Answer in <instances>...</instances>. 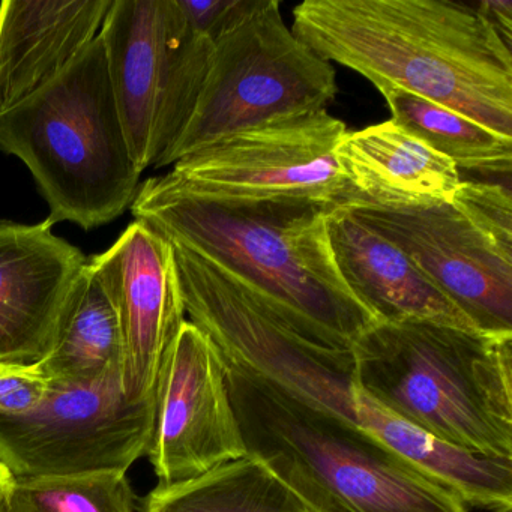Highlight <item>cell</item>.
I'll return each mask as SVG.
<instances>
[{"label": "cell", "instance_id": "cell-1", "mask_svg": "<svg viewBox=\"0 0 512 512\" xmlns=\"http://www.w3.org/2000/svg\"><path fill=\"white\" fill-rule=\"evenodd\" d=\"M130 209L136 221L226 272L308 340L350 350L377 323L335 262L328 229L334 208L212 199L157 176L140 184Z\"/></svg>", "mask_w": 512, "mask_h": 512}, {"label": "cell", "instance_id": "cell-2", "mask_svg": "<svg viewBox=\"0 0 512 512\" xmlns=\"http://www.w3.org/2000/svg\"><path fill=\"white\" fill-rule=\"evenodd\" d=\"M292 32L319 58L512 137V53L478 4L305 0Z\"/></svg>", "mask_w": 512, "mask_h": 512}, {"label": "cell", "instance_id": "cell-3", "mask_svg": "<svg viewBox=\"0 0 512 512\" xmlns=\"http://www.w3.org/2000/svg\"><path fill=\"white\" fill-rule=\"evenodd\" d=\"M352 353L377 406L446 445L512 460V335L377 322Z\"/></svg>", "mask_w": 512, "mask_h": 512}, {"label": "cell", "instance_id": "cell-4", "mask_svg": "<svg viewBox=\"0 0 512 512\" xmlns=\"http://www.w3.org/2000/svg\"><path fill=\"white\" fill-rule=\"evenodd\" d=\"M223 361L247 455L310 512H467L457 494L367 431Z\"/></svg>", "mask_w": 512, "mask_h": 512}, {"label": "cell", "instance_id": "cell-5", "mask_svg": "<svg viewBox=\"0 0 512 512\" xmlns=\"http://www.w3.org/2000/svg\"><path fill=\"white\" fill-rule=\"evenodd\" d=\"M0 151L31 170L61 221L91 230L133 205L140 175L113 94L100 35L22 103L0 113Z\"/></svg>", "mask_w": 512, "mask_h": 512}, {"label": "cell", "instance_id": "cell-6", "mask_svg": "<svg viewBox=\"0 0 512 512\" xmlns=\"http://www.w3.org/2000/svg\"><path fill=\"white\" fill-rule=\"evenodd\" d=\"M400 248L479 332L512 335V199L508 184L461 181L422 209L343 206Z\"/></svg>", "mask_w": 512, "mask_h": 512}, {"label": "cell", "instance_id": "cell-7", "mask_svg": "<svg viewBox=\"0 0 512 512\" xmlns=\"http://www.w3.org/2000/svg\"><path fill=\"white\" fill-rule=\"evenodd\" d=\"M337 95V74L284 23L278 0L259 5L212 43L196 109L158 161L173 166L199 149L280 116L319 112Z\"/></svg>", "mask_w": 512, "mask_h": 512}, {"label": "cell", "instance_id": "cell-8", "mask_svg": "<svg viewBox=\"0 0 512 512\" xmlns=\"http://www.w3.org/2000/svg\"><path fill=\"white\" fill-rule=\"evenodd\" d=\"M100 37L137 169L157 166L187 127L211 59L178 0H112Z\"/></svg>", "mask_w": 512, "mask_h": 512}, {"label": "cell", "instance_id": "cell-9", "mask_svg": "<svg viewBox=\"0 0 512 512\" xmlns=\"http://www.w3.org/2000/svg\"><path fill=\"white\" fill-rule=\"evenodd\" d=\"M155 406V395L125 397L121 371L52 385L35 409L0 415V464L13 478L127 473L148 454Z\"/></svg>", "mask_w": 512, "mask_h": 512}, {"label": "cell", "instance_id": "cell-10", "mask_svg": "<svg viewBox=\"0 0 512 512\" xmlns=\"http://www.w3.org/2000/svg\"><path fill=\"white\" fill-rule=\"evenodd\" d=\"M347 128L326 110L280 116L229 134L173 164L163 178L197 196L305 200L346 206L337 148Z\"/></svg>", "mask_w": 512, "mask_h": 512}, {"label": "cell", "instance_id": "cell-11", "mask_svg": "<svg viewBox=\"0 0 512 512\" xmlns=\"http://www.w3.org/2000/svg\"><path fill=\"white\" fill-rule=\"evenodd\" d=\"M148 458L158 484L203 475L247 455L230 401L220 352L185 320L167 352L155 388Z\"/></svg>", "mask_w": 512, "mask_h": 512}, {"label": "cell", "instance_id": "cell-12", "mask_svg": "<svg viewBox=\"0 0 512 512\" xmlns=\"http://www.w3.org/2000/svg\"><path fill=\"white\" fill-rule=\"evenodd\" d=\"M92 259L118 310L125 397L146 400L155 395L161 365L187 320L172 244L134 220L106 253Z\"/></svg>", "mask_w": 512, "mask_h": 512}, {"label": "cell", "instance_id": "cell-13", "mask_svg": "<svg viewBox=\"0 0 512 512\" xmlns=\"http://www.w3.org/2000/svg\"><path fill=\"white\" fill-rule=\"evenodd\" d=\"M52 227L0 221V362L46 356L88 260Z\"/></svg>", "mask_w": 512, "mask_h": 512}, {"label": "cell", "instance_id": "cell-14", "mask_svg": "<svg viewBox=\"0 0 512 512\" xmlns=\"http://www.w3.org/2000/svg\"><path fill=\"white\" fill-rule=\"evenodd\" d=\"M328 229L340 274L377 322L424 320L478 331L400 248L361 223L349 209H331Z\"/></svg>", "mask_w": 512, "mask_h": 512}, {"label": "cell", "instance_id": "cell-15", "mask_svg": "<svg viewBox=\"0 0 512 512\" xmlns=\"http://www.w3.org/2000/svg\"><path fill=\"white\" fill-rule=\"evenodd\" d=\"M112 0L0 4V113L58 77L100 35Z\"/></svg>", "mask_w": 512, "mask_h": 512}, {"label": "cell", "instance_id": "cell-16", "mask_svg": "<svg viewBox=\"0 0 512 512\" xmlns=\"http://www.w3.org/2000/svg\"><path fill=\"white\" fill-rule=\"evenodd\" d=\"M346 206L422 209L442 205L461 184L452 161L395 122L347 131L337 148Z\"/></svg>", "mask_w": 512, "mask_h": 512}, {"label": "cell", "instance_id": "cell-17", "mask_svg": "<svg viewBox=\"0 0 512 512\" xmlns=\"http://www.w3.org/2000/svg\"><path fill=\"white\" fill-rule=\"evenodd\" d=\"M52 385H85L121 371L122 334L112 289L92 257L80 271L41 359Z\"/></svg>", "mask_w": 512, "mask_h": 512}, {"label": "cell", "instance_id": "cell-18", "mask_svg": "<svg viewBox=\"0 0 512 512\" xmlns=\"http://www.w3.org/2000/svg\"><path fill=\"white\" fill-rule=\"evenodd\" d=\"M142 512H310L265 464L251 455L221 464L203 475L158 484Z\"/></svg>", "mask_w": 512, "mask_h": 512}, {"label": "cell", "instance_id": "cell-19", "mask_svg": "<svg viewBox=\"0 0 512 512\" xmlns=\"http://www.w3.org/2000/svg\"><path fill=\"white\" fill-rule=\"evenodd\" d=\"M380 94L388 104L392 122L448 158L458 170L511 176L512 137L403 89H383Z\"/></svg>", "mask_w": 512, "mask_h": 512}, {"label": "cell", "instance_id": "cell-20", "mask_svg": "<svg viewBox=\"0 0 512 512\" xmlns=\"http://www.w3.org/2000/svg\"><path fill=\"white\" fill-rule=\"evenodd\" d=\"M127 473L13 478L2 512H136Z\"/></svg>", "mask_w": 512, "mask_h": 512}, {"label": "cell", "instance_id": "cell-21", "mask_svg": "<svg viewBox=\"0 0 512 512\" xmlns=\"http://www.w3.org/2000/svg\"><path fill=\"white\" fill-rule=\"evenodd\" d=\"M41 362H0V415H20L35 409L50 392Z\"/></svg>", "mask_w": 512, "mask_h": 512}, {"label": "cell", "instance_id": "cell-22", "mask_svg": "<svg viewBox=\"0 0 512 512\" xmlns=\"http://www.w3.org/2000/svg\"><path fill=\"white\" fill-rule=\"evenodd\" d=\"M260 0H178L191 28L215 43L221 35L241 22Z\"/></svg>", "mask_w": 512, "mask_h": 512}, {"label": "cell", "instance_id": "cell-23", "mask_svg": "<svg viewBox=\"0 0 512 512\" xmlns=\"http://www.w3.org/2000/svg\"><path fill=\"white\" fill-rule=\"evenodd\" d=\"M479 10L499 31L503 40L511 46L512 40V2L511 0H484L479 2Z\"/></svg>", "mask_w": 512, "mask_h": 512}, {"label": "cell", "instance_id": "cell-24", "mask_svg": "<svg viewBox=\"0 0 512 512\" xmlns=\"http://www.w3.org/2000/svg\"><path fill=\"white\" fill-rule=\"evenodd\" d=\"M11 482H13V476L0 464V500L4 499L7 494L8 488H10Z\"/></svg>", "mask_w": 512, "mask_h": 512}, {"label": "cell", "instance_id": "cell-25", "mask_svg": "<svg viewBox=\"0 0 512 512\" xmlns=\"http://www.w3.org/2000/svg\"><path fill=\"white\" fill-rule=\"evenodd\" d=\"M2 503H4V499L0 500V512H2Z\"/></svg>", "mask_w": 512, "mask_h": 512}]
</instances>
